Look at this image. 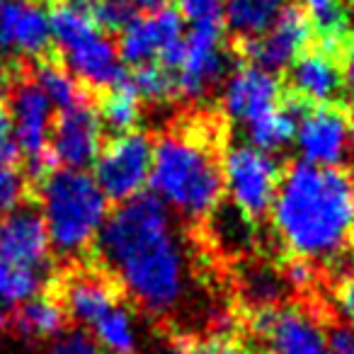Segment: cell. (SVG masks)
Returning <instances> with one entry per match:
<instances>
[{"mask_svg":"<svg viewBox=\"0 0 354 354\" xmlns=\"http://www.w3.org/2000/svg\"><path fill=\"white\" fill-rule=\"evenodd\" d=\"M170 209L153 192L114 204L85 262L119 281L124 296L153 318H175L189 299L194 267Z\"/></svg>","mask_w":354,"mask_h":354,"instance_id":"cell-1","label":"cell"},{"mask_svg":"<svg viewBox=\"0 0 354 354\" xmlns=\"http://www.w3.org/2000/svg\"><path fill=\"white\" fill-rule=\"evenodd\" d=\"M272 226L294 257L337 260L354 238V180L337 167L294 162L281 175Z\"/></svg>","mask_w":354,"mask_h":354,"instance_id":"cell-2","label":"cell"},{"mask_svg":"<svg viewBox=\"0 0 354 354\" xmlns=\"http://www.w3.org/2000/svg\"><path fill=\"white\" fill-rule=\"evenodd\" d=\"M223 148L207 117L180 119L153 141L151 189L185 221H207L223 199Z\"/></svg>","mask_w":354,"mask_h":354,"instance_id":"cell-3","label":"cell"},{"mask_svg":"<svg viewBox=\"0 0 354 354\" xmlns=\"http://www.w3.org/2000/svg\"><path fill=\"white\" fill-rule=\"evenodd\" d=\"M41 218L49 233L54 257L75 265L90 257L109 216V199L97 187L95 177L85 170L56 167L35 189Z\"/></svg>","mask_w":354,"mask_h":354,"instance_id":"cell-4","label":"cell"},{"mask_svg":"<svg viewBox=\"0 0 354 354\" xmlns=\"http://www.w3.org/2000/svg\"><path fill=\"white\" fill-rule=\"evenodd\" d=\"M221 167L223 189L248 221H260L272 212L281 183L279 162L272 153L250 143H231L223 148Z\"/></svg>","mask_w":354,"mask_h":354,"instance_id":"cell-5","label":"cell"},{"mask_svg":"<svg viewBox=\"0 0 354 354\" xmlns=\"http://www.w3.org/2000/svg\"><path fill=\"white\" fill-rule=\"evenodd\" d=\"M153 165V141L146 131L104 138L93 165V177L112 204H124L146 192Z\"/></svg>","mask_w":354,"mask_h":354,"instance_id":"cell-6","label":"cell"},{"mask_svg":"<svg viewBox=\"0 0 354 354\" xmlns=\"http://www.w3.org/2000/svg\"><path fill=\"white\" fill-rule=\"evenodd\" d=\"M0 260L56 277L59 267L54 265L49 233L37 199H27L0 218Z\"/></svg>","mask_w":354,"mask_h":354,"instance_id":"cell-7","label":"cell"},{"mask_svg":"<svg viewBox=\"0 0 354 354\" xmlns=\"http://www.w3.org/2000/svg\"><path fill=\"white\" fill-rule=\"evenodd\" d=\"M104 143V129L100 124L95 102L71 109H56L49 127V148L59 167L93 170Z\"/></svg>","mask_w":354,"mask_h":354,"instance_id":"cell-8","label":"cell"},{"mask_svg":"<svg viewBox=\"0 0 354 354\" xmlns=\"http://www.w3.org/2000/svg\"><path fill=\"white\" fill-rule=\"evenodd\" d=\"M226 71V25H192L185 35V56L177 68L180 97H202L207 90L218 85Z\"/></svg>","mask_w":354,"mask_h":354,"instance_id":"cell-9","label":"cell"},{"mask_svg":"<svg viewBox=\"0 0 354 354\" xmlns=\"http://www.w3.org/2000/svg\"><path fill=\"white\" fill-rule=\"evenodd\" d=\"M294 146L301 156V162L337 167L352 151V122L330 104L301 109Z\"/></svg>","mask_w":354,"mask_h":354,"instance_id":"cell-10","label":"cell"},{"mask_svg":"<svg viewBox=\"0 0 354 354\" xmlns=\"http://www.w3.org/2000/svg\"><path fill=\"white\" fill-rule=\"evenodd\" d=\"M250 325L270 354H330L320 320L304 308H255Z\"/></svg>","mask_w":354,"mask_h":354,"instance_id":"cell-11","label":"cell"},{"mask_svg":"<svg viewBox=\"0 0 354 354\" xmlns=\"http://www.w3.org/2000/svg\"><path fill=\"white\" fill-rule=\"evenodd\" d=\"M310 22L306 12L296 6H286L274 22L262 35L241 41V54L250 66L262 71H284L304 54L310 41Z\"/></svg>","mask_w":354,"mask_h":354,"instance_id":"cell-12","label":"cell"},{"mask_svg":"<svg viewBox=\"0 0 354 354\" xmlns=\"http://www.w3.org/2000/svg\"><path fill=\"white\" fill-rule=\"evenodd\" d=\"M54 49L49 10L41 0H3L0 59H39Z\"/></svg>","mask_w":354,"mask_h":354,"instance_id":"cell-13","label":"cell"},{"mask_svg":"<svg viewBox=\"0 0 354 354\" xmlns=\"http://www.w3.org/2000/svg\"><path fill=\"white\" fill-rule=\"evenodd\" d=\"M281 97V83L274 73L262 71L257 66L241 64L226 78L221 95V107L226 119L236 124H250L274 109Z\"/></svg>","mask_w":354,"mask_h":354,"instance_id":"cell-14","label":"cell"},{"mask_svg":"<svg viewBox=\"0 0 354 354\" xmlns=\"http://www.w3.org/2000/svg\"><path fill=\"white\" fill-rule=\"evenodd\" d=\"M342 71L335 64L328 49L304 51L289 66V88L301 102H310L313 107L330 104L342 93Z\"/></svg>","mask_w":354,"mask_h":354,"instance_id":"cell-15","label":"cell"},{"mask_svg":"<svg viewBox=\"0 0 354 354\" xmlns=\"http://www.w3.org/2000/svg\"><path fill=\"white\" fill-rule=\"evenodd\" d=\"M8 325L22 337L56 339L71 328V320L66 315V308L59 301V296L46 286L39 296L17 306L10 318H8Z\"/></svg>","mask_w":354,"mask_h":354,"instance_id":"cell-16","label":"cell"},{"mask_svg":"<svg viewBox=\"0 0 354 354\" xmlns=\"http://www.w3.org/2000/svg\"><path fill=\"white\" fill-rule=\"evenodd\" d=\"M95 109H97L100 124L104 129V138L136 131L138 122H141V97H138L131 78L127 75V80H122L119 85L97 93Z\"/></svg>","mask_w":354,"mask_h":354,"instance_id":"cell-17","label":"cell"},{"mask_svg":"<svg viewBox=\"0 0 354 354\" xmlns=\"http://www.w3.org/2000/svg\"><path fill=\"white\" fill-rule=\"evenodd\" d=\"M286 8V0H226L223 20L238 41L262 35Z\"/></svg>","mask_w":354,"mask_h":354,"instance_id":"cell-18","label":"cell"},{"mask_svg":"<svg viewBox=\"0 0 354 354\" xmlns=\"http://www.w3.org/2000/svg\"><path fill=\"white\" fill-rule=\"evenodd\" d=\"M301 109L294 104H277L262 117L252 119L245 124V136L248 143L265 153H277L294 143L296 136V122H299Z\"/></svg>","mask_w":354,"mask_h":354,"instance_id":"cell-19","label":"cell"},{"mask_svg":"<svg viewBox=\"0 0 354 354\" xmlns=\"http://www.w3.org/2000/svg\"><path fill=\"white\" fill-rule=\"evenodd\" d=\"M117 51L122 56V64L129 68H138L143 64H153L160 54V37L153 25L151 12L136 15L124 32L117 37Z\"/></svg>","mask_w":354,"mask_h":354,"instance_id":"cell-20","label":"cell"},{"mask_svg":"<svg viewBox=\"0 0 354 354\" xmlns=\"http://www.w3.org/2000/svg\"><path fill=\"white\" fill-rule=\"evenodd\" d=\"M88 333L97 339L104 354H136V337H133V323L127 306H114L109 313H104L95 325H90Z\"/></svg>","mask_w":354,"mask_h":354,"instance_id":"cell-21","label":"cell"},{"mask_svg":"<svg viewBox=\"0 0 354 354\" xmlns=\"http://www.w3.org/2000/svg\"><path fill=\"white\" fill-rule=\"evenodd\" d=\"M51 281H54V277L49 274H41V272L0 260V301L3 304H10V306L25 304V301L39 296Z\"/></svg>","mask_w":354,"mask_h":354,"instance_id":"cell-22","label":"cell"},{"mask_svg":"<svg viewBox=\"0 0 354 354\" xmlns=\"http://www.w3.org/2000/svg\"><path fill=\"white\" fill-rule=\"evenodd\" d=\"M129 78H131L141 102L165 104L180 97L177 75L172 73V71H167L165 66L158 64V61L143 64V66H138V68H131L129 71Z\"/></svg>","mask_w":354,"mask_h":354,"instance_id":"cell-23","label":"cell"},{"mask_svg":"<svg viewBox=\"0 0 354 354\" xmlns=\"http://www.w3.org/2000/svg\"><path fill=\"white\" fill-rule=\"evenodd\" d=\"M162 354H252L250 347L233 335H170Z\"/></svg>","mask_w":354,"mask_h":354,"instance_id":"cell-24","label":"cell"},{"mask_svg":"<svg viewBox=\"0 0 354 354\" xmlns=\"http://www.w3.org/2000/svg\"><path fill=\"white\" fill-rule=\"evenodd\" d=\"M310 30H318L325 44H335L347 30V12L342 0H301Z\"/></svg>","mask_w":354,"mask_h":354,"instance_id":"cell-25","label":"cell"},{"mask_svg":"<svg viewBox=\"0 0 354 354\" xmlns=\"http://www.w3.org/2000/svg\"><path fill=\"white\" fill-rule=\"evenodd\" d=\"M85 10H88L90 20L95 22V27H97L102 35L114 37V39L122 35L124 27H127L133 17L141 15L138 8H133L129 0H93V3L85 6Z\"/></svg>","mask_w":354,"mask_h":354,"instance_id":"cell-26","label":"cell"},{"mask_svg":"<svg viewBox=\"0 0 354 354\" xmlns=\"http://www.w3.org/2000/svg\"><path fill=\"white\" fill-rule=\"evenodd\" d=\"M281 277L270 270H252L245 277V294L255 304V308H272L281 294Z\"/></svg>","mask_w":354,"mask_h":354,"instance_id":"cell-27","label":"cell"},{"mask_svg":"<svg viewBox=\"0 0 354 354\" xmlns=\"http://www.w3.org/2000/svg\"><path fill=\"white\" fill-rule=\"evenodd\" d=\"M172 6L189 25H226L223 0H172Z\"/></svg>","mask_w":354,"mask_h":354,"instance_id":"cell-28","label":"cell"},{"mask_svg":"<svg viewBox=\"0 0 354 354\" xmlns=\"http://www.w3.org/2000/svg\"><path fill=\"white\" fill-rule=\"evenodd\" d=\"M49 354H104V349L85 328H68L51 342Z\"/></svg>","mask_w":354,"mask_h":354,"instance_id":"cell-29","label":"cell"},{"mask_svg":"<svg viewBox=\"0 0 354 354\" xmlns=\"http://www.w3.org/2000/svg\"><path fill=\"white\" fill-rule=\"evenodd\" d=\"M0 165H22V153L15 143L10 109L3 97H0Z\"/></svg>","mask_w":354,"mask_h":354,"instance_id":"cell-30","label":"cell"},{"mask_svg":"<svg viewBox=\"0 0 354 354\" xmlns=\"http://www.w3.org/2000/svg\"><path fill=\"white\" fill-rule=\"evenodd\" d=\"M281 279L286 281L289 286L294 289H308L315 279V270H313V262L308 260H301V257H291L289 262L284 265V274Z\"/></svg>","mask_w":354,"mask_h":354,"instance_id":"cell-31","label":"cell"},{"mask_svg":"<svg viewBox=\"0 0 354 354\" xmlns=\"http://www.w3.org/2000/svg\"><path fill=\"white\" fill-rule=\"evenodd\" d=\"M333 304H335V310L339 313V318L347 320V325H354V274L344 277L337 284Z\"/></svg>","mask_w":354,"mask_h":354,"instance_id":"cell-32","label":"cell"},{"mask_svg":"<svg viewBox=\"0 0 354 354\" xmlns=\"http://www.w3.org/2000/svg\"><path fill=\"white\" fill-rule=\"evenodd\" d=\"M330 354H354V325H337L328 333Z\"/></svg>","mask_w":354,"mask_h":354,"instance_id":"cell-33","label":"cell"},{"mask_svg":"<svg viewBox=\"0 0 354 354\" xmlns=\"http://www.w3.org/2000/svg\"><path fill=\"white\" fill-rule=\"evenodd\" d=\"M342 80L349 90L354 93V41L347 46L344 51V71H342Z\"/></svg>","mask_w":354,"mask_h":354,"instance_id":"cell-34","label":"cell"},{"mask_svg":"<svg viewBox=\"0 0 354 354\" xmlns=\"http://www.w3.org/2000/svg\"><path fill=\"white\" fill-rule=\"evenodd\" d=\"M12 61H6V59H0V97L6 95V88H8V80H10V71H12Z\"/></svg>","mask_w":354,"mask_h":354,"instance_id":"cell-35","label":"cell"},{"mask_svg":"<svg viewBox=\"0 0 354 354\" xmlns=\"http://www.w3.org/2000/svg\"><path fill=\"white\" fill-rule=\"evenodd\" d=\"M133 8H138V10H148V12H153V10H160L162 6H167L170 0H129Z\"/></svg>","mask_w":354,"mask_h":354,"instance_id":"cell-36","label":"cell"},{"mask_svg":"<svg viewBox=\"0 0 354 354\" xmlns=\"http://www.w3.org/2000/svg\"><path fill=\"white\" fill-rule=\"evenodd\" d=\"M61 3H78V6H88V3H93V0H61Z\"/></svg>","mask_w":354,"mask_h":354,"instance_id":"cell-37","label":"cell"},{"mask_svg":"<svg viewBox=\"0 0 354 354\" xmlns=\"http://www.w3.org/2000/svg\"><path fill=\"white\" fill-rule=\"evenodd\" d=\"M3 328H8V315L0 310V330H3Z\"/></svg>","mask_w":354,"mask_h":354,"instance_id":"cell-38","label":"cell"},{"mask_svg":"<svg viewBox=\"0 0 354 354\" xmlns=\"http://www.w3.org/2000/svg\"><path fill=\"white\" fill-rule=\"evenodd\" d=\"M352 146H354V122H352Z\"/></svg>","mask_w":354,"mask_h":354,"instance_id":"cell-39","label":"cell"},{"mask_svg":"<svg viewBox=\"0 0 354 354\" xmlns=\"http://www.w3.org/2000/svg\"><path fill=\"white\" fill-rule=\"evenodd\" d=\"M0 6H3V0H0Z\"/></svg>","mask_w":354,"mask_h":354,"instance_id":"cell-40","label":"cell"}]
</instances>
